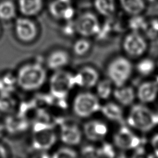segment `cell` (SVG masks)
Returning a JSON list of instances; mask_svg holds the SVG:
<instances>
[{
  "label": "cell",
  "instance_id": "34",
  "mask_svg": "<svg viewBox=\"0 0 158 158\" xmlns=\"http://www.w3.org/2000/svg\"><path fill=\"white\" fill-rule=\"evenodd\" d=\"M151 145L156 156L158 157V133L152 136L151 139Z\"/></svg>",
  "mask_w": 158,
  "mask_h": 158
},
{
  "label": "cell",
  "instance_id": "39",
  "mask_svg": "<svg viewBox=\"0 0 158 158\" xmlns=\"http://www.w3.org/2000/svg\"><path fill=\"white\" fill-rule=\"evenodd\" d=\"M157 0H145V1H147L148 2H154L156 1H157Z\"/></svg>",
  "mask_w": 158,
  "mask_h": 158
},
{
  "label": "cell",
  "instance_id": "28",
  "mask_svg": "<svg viewBox=\"0 0 158 158\" xmlns=\"http://www.w3.org/2000/svg\"><path fill=\"white\" fill-rule=\"evenodd\" d=\"M155 69V63L152 59L145 58L141 60L136 65L138 72L142 76L151 74Z\"/></svg>",
  "mask_w": 158,
  "mask_h": 158
},
{
  "label": "cell",
  "instance_id": "17",
  "mask_svg": "<svg viewBox=\"0 0 158 158\" xmlns=\"http://www.w3.org/2000/svg\"><path fill=\"white\" fill-rule=\"evenodd\" d=\"M17 7L22 16L31 18L41 12L43 7V0H18Z\"/></svg>",
  "mask_w": 158,
  "mask_h": 158
},
{
  "label": "cell",
  "instance_id": "10",
  "mask_svg": "<svg viewBox=\"0 0 158 158\" xmlns=\"http://www.w3.org/2000/svg\"><path fill=\"white\" fill-rule=\"evenodd\" d=\"M56 140L57 135L51 128L35 130L31 139V146L35 150L43 152L50 149Z\"/></svg>",
  "mask_w": 158,
  "mask_h": 158
},
{
  "label": "cell",
  "instance_id": "30",
  "mask_svg": "<svg viewBox=\"0 0 158 158\" xmlns=\"http://www.w3.org/2000/svg\"><path fill=\"white\" fill-rule=\"evenodd\" d=\"M51 157L54 158H75L78 157V153L72 146L65 145L56 150Z\"/></svg>",
  "mask_w": 158,
  "mask_h": 158
},
{
  "label": "cell",
  "instance_id": "2",
  "mask_svg": "<svg viewBox=\"0 0 158 158\" xmlns=\"http://www.w3.org/2000/svg\"><path fill=\"white\" fill-rule=\"evenodd\" d=\"M75 86L74 73L64 69L54 71L49 80L50 94L56 99H66Z\"/></svg>",
  "mask_w": 158,
  "mask_h": 158
},
{
  "label": "cell",
  "instance_id": "24",
  "mask_svg": "<svg viewBox=\"0 0 158 158\" xmlns=\"http://www.w3.org/2000/svg\"><path fill=\"white\" fill-rule=\"evenodd\" d=\"M17 7L12 0L0 1V20L7 22L15 19L17 13Z\"/></svg>",
  "mask_w": 158,
  "mask_h": 158
},
{
  "label": "cell",
  "instance_id": "33",
  "mask_svg": "<svg viewBox=\"0 0 158 158\" xmlns=\"http://www.w3.org/2000/svg\"><path fill=\"white\" fill-rule=\"evenodd\" d=\"M83 157H97V148L91 144H87L84 146L80 152Z\"/></svg>",
  "mask_w": 158,
  "mask_h": 158
},
{
  "label": "cell",
  "instance_id": "11",
  "mask_svg": "<svg viewBox=\"0 0 158 158\" xmlns=\"http://www.w3.org/2000/svg\"><path fill=\"white\" fill-rule=\"evenodd\" d=\"M48 10L54 19L62 21L73 19L75 14L72 0H52Z\"/></svg>",
  "mask_w": 158,
  "mask_h": 158
},
{
  "label": "cell",
  "instance_id": "3",
  "mask_svg": "<svg viewBox=\"0 0 158 158\" xmlns=\"http://www.w3.org/2000/svg\"><path fill=\"white\" fill-rule=\"evenodd\" d=\"M133 67L130 61L123 56H117L107 65L106 72L109 79L117 87L123 86L130 78Z\"/></svg>",
  "mask_w": 158,
  "mask_h": 158
},
{
  "label": "cell",
  "instance_id": "20",
  "mask_svg": "<svg viewBox=\"0 0 158 158\" xmlns=\"http://www.w3.org/2000/svg\"><path fill=\"white\" fill-rule=\"evenodd\" d=\"M123 10L131 16L140 15L146 9L145 0H118Z\"/></svg>",
  "mask_w": 158,
  "mask_h": 158
},
{
  "label": "cell",
  "instance_id": "32",
  "mask_svg": "<svg viewBox=\"0 0 158 158\" xmlns=\"http://www.w3.org/2000/svg\"><path fill=\"white\" fill-rule=\"evenodd\" d=\"M73 19L64 21L65 24H64L62 28V31L64 35L66 36H72L76 33Z\"/></svg>",
  "mask_w": 158,
  "mask_h": 158
},
{
  "label": "cell",
  "instance_id": "29",
  "mask_svg": "<svg viewBox=\"0 0 158 158\" xmlns=\"http://www.w3.org/2000/svg\"><path fill=\"white\" fill-rule=\"evenodd\" d=\"M148 25V21L140 15H133L128 22V27L134 31L139 32L145 31Z\"/></svg>",
  "mask_w": 158,
  "mask_h": 158
},
{
  "label": "cell",
  "instance_id": "7",
  "mask_svg": "<svg viewBox=\"0 0 158 158\" xmlns=\"http://www.w3.org/2000/svg\"><path fill=\"white\" fill-rule=\"evenodd\" d=\"M14 32L17 38L22 43H28L33 41L38 34L36 23L30 17H20L15 18Z\"/></svg>",
  "mask_w": 158,
  "mask_h": 158
},
{
  "label": "cell",
  "instance_id": "15",
  "mask_svg": "<svg viewBox=\"0 0 158 158\" xmlns=\"http://www.w3.org/2000/svg\"><path fill=\"white\" fill-rule=\"evenodd\" d=\"M70 60L69 54L64 49H56L51 51L46 58V67L56 71L64 69Z\"/></svg>",
  "mask_w": 158,
  "mask_h": 158
},
{
  "label": "cell",
  "instance_id": "35",
  "mask_svg": "<svg viewBox=\"0 0 158 158\" xmlns=\"http://www.w3.org/2000/svg\"><path fill=\"white\" fill-rule=\"evenodd\" d=\"M153 40L154 41L152 44V46L150 49V54L151 56L156 57L158 56V38H156Z\"/></svg>",
  "mask_w": 158,
  "mask_h": 158
},
{
  "label": "cell",
  "instance_id": "8",
  "mask_svg": "<svg viewBox=\"0 0 158 158\" xmlns=\"http://www.w3.org/2000/svg\"><path fill=\"white\" fill-rule=\"evenodd\" d=\"M122 48L125 53L131 57L142 56L147 50L148 44L140 32L132 31L124 38Z\"/></svg>",
  "mask_w": 158,
  "mask_h": 158
},
{
  "label": "cell",
  "instance_id": "14",
  "mask_svg": "<svg viewBox=\"0 0 158 158\" xmlns=\"http://www.w3.org/2000/svg\"><path fill=\"white\" fill-rule=\"evenodd\" d=\"M59 137L65 145L75 146L82 140V130L75 123H64L60 128Z\"/></svg>",
  "mask_w": 158,
  "mask_h": 158
},
{
  "label": "cell",
  "instance_id": "5",
  "mask_svg": "<svg viewBox=\"0 0 158 158\" xmlns=\"http://www.w3.org/2000/svg\"><path fill=\"white\" fill-rule=\"evenodd\" d=\"M99 98L97 95L83 91L78 93L72 102V110L75 115L81 118L91 117L101 109Z\"/></svg>",
  "mask_w": 158,
  "mask_h": 158
},
{
  "label": "cell",
  "instance_id": "36",
  "mask_svg": "<svg viewBox=\"0 0 158 158\" xmlns=\"http://www.w3.org/2000/svg\"><path fill=\"white\" fill-rule=\"evenodd\" d=\"M9 156V152L6 148L0 143V158H6Z\"/></svg>",
  "mask_w": 158,
  "mask_h": 158
},
{
  "label": "cell",
  "instance_id": "26",
  "mask_svg": "<svg viewBox=\"0 0 158 158\" xmlns=\"http://www.w3.org/2000/svg\"><path fill=\"white\" fill-rule=\"evenodd\" d=\"M91 43L85 37L76 40L72 46L73 52L77 56H83L86 55L91 49Z\"/></svg>",
  "mask_w": 158,
  "mask_h": 158
},
{
  "label": "cell",
  "instance_id": "40",
  "mask_svg": "<svg viewBox=\"0 0 158 158\" xmlns=\"http://www.w3.org/2000/svg\"><path fill=\"white\" fill-rule=\"evenodd\" d=\"M156 81H157V84H158V75H157V77H156Z\"/></svg>",
  "mask_w": 158,
  "mask_h": 158
},
{
  "label": "cell",
  "instance_id": "27",
  "mask_svg": "<svg viewBox=\"0 0 158 158\" xmlns=\"http://www.w3.org/2000/svg\"><path fill=\"white\" fill-rule=\"evenodd\" d=\"M112 91V81L109 79L102 80L96 84V94L99 98L108 99Z\"/></svg>",
  "mask_w": 158,
  "mask_h": 158
},
{
  "label": "cell",
  "instance_id": "16",
  "mask_svg": "<svg viewBox=\"0 0 158 158\" xmlns=\"http://www.w3.org/2000/svg\"><path fill=\"white\" fill-rule=\"evenodd\" d=\"M158 93V84L156 81H148L141 83L138 88L137 97L143 103L153 102Z\"/></svg>",
  "mask_w": 158,
  "mask_h": 158
},
{
  "label": "cell",
  "instance_id": "23",
  "mask_svg": "<svg viewBox=\"0 0 158 158\" xmlns=\"http://www.w3.org/2000/svg\"><path fill=\"white\" fill-rule=\"evenodd\" d=\"M17 86L15 75L9 72L0 75V94H13Z\"/></svg>",
  "mask_w": 158,
  "mask_h": 158
},
{
  "label": "cell",
  "instance_id": "13",
  "mask_svg": "<svg viewBox=\"0 0 158 158\" xmlns=\"http://www.w3.org/2000/svg\"><path fill=\"white\" fill-rule=\"evenodd\" d=\"M83 134L90 141L96 142L102 140L107 134V125L98 120H91L85 123L82 128Z\"/></svg>",
  "mask_w": 158,
  "mask_h": 158
},
{
  "label": "cell",
  "instance_id": "4",
  "mask_svg": "<svg viewBox=\"0 0 158 158\" xmlns=\"http://www.w3.org/2000/svg\"><path fill=\"white\" fill-rule=\"evenodd\" d=\"M127 123L132 128L142 132H148L156 125L154 112L143 104L132 106L127 117Z\"/></svg>",
  "mask_w": 158,
  "mask_h": 158
},
{
  "label": "cell",
  "instance_id": "18",
  "mask_svg": "<svg viewBox=\"0 0 158 158\" xmlns=\"http://www.w3.org/2000/svg\"><path fill=\"white\" fill-rule=\"evenodd\" d=\"M28 125V123L27 118L20 115L7 117L4 123L5 130L12 134L23 132L27 129Z\"/></svg>",
  "mask_w": 158,
  "mask_h": 158
},
{
  "label": "cell",
  "instance_id": "22",
  "mask_svg": "<svg viewBox=\"0 0 158 158\" xmlns=\"http://www.w3.org/2000/svg\"><path fill=\"white\" fill-rule=\"evenodd\" d=\"M93 5L98 14L106 17H112L117 10L116 0H94Z\"/></svg>",
  "mask_w": 158,
  "mask_h": 158
},
{
  "label": "cell",
  "instance_id": "12",
  "mask_svg": "<svg viewBox=\"0 0 158 158\" xmlns=\"http://www.w3.org/2000/svg\"><path fill=\"white\" fill-rule=\"evenodd\" d=\"M76 86L89 89L96 85L99 81V74L98 70L89 65L83 66L74 73Z\"/></svg>",
  "mask_w": 158,
  "mask_h": 158
},
{
  "label": "cell",
  "instance_id": "21",
  "mask_svg": "<svg viewBox=\"0 0 158 158\" xmlns=\"http://www.w3.org/2000/svg\"><path fill=\"white\" fill-rule=\"evenodd\" d=\"M103 115L108 119L123 123V110L121 107L115 102H109L101 107Z\"/></svg>",
  "mask_w": 158,
  "mask_h": 158
},
{
  "label": "cell",
  "instance_id": "31",
  "mask_svg": "<svg viewBox=\"0 0 158 158\" xmlns=\"http://www.w3.org/2000/svg\"><path fill=\"white\" fill-rule=\"evenodd\" d=\"M98 157H114L115 155L113 146L107 142H103L100 147L97 148Z\"/></svg>",
  "mask_w": 158,
  "mask_h": 158
},
{
  "label": "cell",
  "instance_id": "9",
  "mask_svg": "<svg viewBox=\"0 0 158 158\" xmlns=\"http://www.w3.org/2000/svg\"><path fill=\"white\" fill-rule=\"evenodd\" d=\"M115 146L122 150L135 149L144 143L143 139L135 135L128 127L123 125L114 135Z\"/></svg>",
  "mask_w": 158,
  "mask_h": 158
},
{
  "label": "cell",
  "instance_id": "25",
  "mask_svg": "<svg viewBox=\"0 0 158 158\" xmlns=\"http://www.w3.org/2000/svg\"><path fill=\"white\" fill-rule=\"evenodd\" d=\"M12 94H0V111L1 112L11 114L15 110L17 101Z\"/></svg>",
  "mask_w": 158,
  "mask_h": 158
},
{
  "label": "cell",
  "instance_id": "38",
  "mask_svg": "<svg viewBox=\"0 0 158 158\" xmlns=\"http://www.w3.org/2000/svg\"><path fill=\"white\" fill-rule=\"evenodd\" d=\"M154 122L156 125H158V112L154 113Z\"/></svg>",
  "mask_w": 158,
  "mask_h": 158
},
{
  "label": "cell",
  "instance_id": "6",
  "mask_svg": "<svg viewBox=\"0 0 158 158\" xmlns=\"http://www.w3.org/2000/svg\"><path fill=\"white\" fill-rule=\"evenodd\" d=\"M76 33L81 37L88 38L96 36L101 25L96 15L91 12H85L73 19Z\"/></svg>",
  "mask_w": 158,
  "mask_h": 158
},
{
  "label": "cell",
  "instance_id": "37",
  "mask_svg": "<svg viewBox=\"0 0 158 158\" xmlns=\"http://www.w3.org/2000/svg\"><path fill=\"white\" fill-rule=\"evenodd\" d=\"M5 127L4 125V123L0 122V138L4 135V133L5 131Z\"/></svg>",
  "mask_w": 158,
  "mask_h": 158
},
{
  "label": "cell",
  "instance_id": "1",
  "mask_svg": "<svg viewBox=\"0 0 158 158\" xmlns=\"http://www.w3.org/2000/svg\"><path fill=\"white\" fill-rule=\"evenodd\" d=\"M17 86L25 91H34L41 88L47 80L45 67L38 62L22 65L16 75Z\"/></svg>",
  "mask_w": 158,
  "mask_h": 158
},
{
  "label": "cell",
  "instance_id": "19",
  "mask_svg": "<svg viewBox=\"0 0 158 158\" xmlns=\"http://www.w3.org/2000/svg\"><path fill=\"white\" fill-rule=\"evenodd\" d=\"M115 99L121 105L127 106L131 104L135 99V93L133 87L130 86L117 87L113 93Z\"/></svg>",
  "mask_w": 158,
  "mask_h": 158
}]
</instances>
